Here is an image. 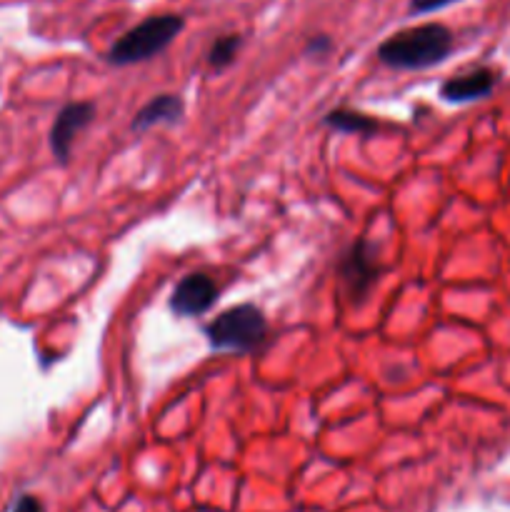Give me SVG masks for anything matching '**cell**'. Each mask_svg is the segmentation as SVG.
<instances>
[{
    "mask_svg": "<svg viewBox=\"0 0 510 512\" xmlns=\"http://www.w3.org/2000/svg\"><path fill=\"white\" fill-rule=\"evenodd\" d=\"M453 50V33L440 23L398 30L378 48L380 63L398 70H425L443 63Z\"/></svg>",
    "mask_w": 510,
    "mask_h": 512,
    "instance_id": "6da1fadb",
    "label": "cell"
},
{
    "mask_svg": "<svg viewBox=\"0 0 510 512\" xmlns=\"http://www.w3.org/2000/svg\"><path fill=\"white\" fill-rule=\"evenodd\" d=\"M205 338L210 348L220 353H255L268 340V320L263 310L243 303L223 310L215 320L205 325Z\"/></svg>",
    "mask_w": 510,
    "mask_h": 512,
    "instance_id": "7a4b0ae2",
    "label": "cell"
},
{
    "mask_svg": "<svg viewBox=\"0 0 510 512\" xmlns=\"http://www.w3.org/2000/svg\"><path fill=\"white\" fill-rule=\"evenodd\" d=\"M185 20L180 15H150L143 23L130 28L123 38H118L110 48L108 60L115 65H133L150 60L153 55L163 53L170 43L180 35Z\"/></svg>",
    "mask_w": 510,
    "mask_h": 512,
    "instance_id": "3957f363",
    "label": "cell"
},
{
    "mask_svg": "<svg viewBox=\"0 0 510 512\" xmlns=\"http://www.w3.org/2000/svg\"><path fill=\"white\" fill-rule=\"evenodd\" d=\"M338 278L353 303H360V300L368 298L370 290H373V285L380 278V263L373 243H368V240H355L345 250L343 258H340Z\"/></svg>",
    "mask_w": 510,
    "mask_h": 512,
    "instance_id": "277c9868",
    "label": "cell"
},
{
    "mask_svg": "<svg viewBox=\"0 0 510 512\" xmlns=\"http://www.w3.org/2000/svg\"><path fill=\"white\" fill-rule=\"evenodd\" d=\"M215 298H218V288H215L210 275L188 273L185 278H180L173 295H170V310L178 318H195V315L208 313Z\"/></svg>",
    "mask_w": 510,
    "mask_h": 512,
    "instance_id": "5b68a950",
    "label": "cell"
},
{
    "mask_svg": "<svg viewBox=\"0 0 510 512\" xmlns=\"http://www.w3.org/2000/svg\"><path fill=\"white\" fill-rule=\"evenodd\" d=\"M95 118V105L88 100L80 103H68L55 118L53 128H50V150H53L58 163H68L70 150H73L75 135L83 128H88L90 120Z\"/></svg>",
    "mask_w": 510,
    "mask_h": 512,
    "instance_id": "8992f818",
    "label": "cell"
},
{
    "mask_svg": "<svg viewBox=\"0 0 510 512\" xmlns=\"http://www.w3.org/2000/svg\"><path fill=\"white\" fill-rule=\"evenodd\" d=\"M498 83V73L490 68H475L468 70L463 75H455V78L445 80L440 85V98L445 103H470V100L485 98L490 90Z\"/></svg>",
    "mask_w": 510,
    "mask_h": 512,
    "instance_id": "52a82bcc",
    "label": "cell"
},
{
    "mask_svg": "<svg viewBox=\"0 0 510 512\" xmlns=\"http://www.w3.org/2000/svg\"><path fill=\"white\" fill-rule=\"evenodd\" d=\"M183 98L175 93H163L158 95V98L148 100V103L143 105V108L135 113L133 118V125L130 128L138 130V133H143V130H150L155 128V125H168V123H175V120H180V115H183Z\"/></svg>",
    "mask_w": 510,
    "mask_h": 512,
    "instance_id": "ba28073f",
    "label": "cell"
},
{
    "mask_svg": "<svg viewBox=\"0 0 510 512\" xmlns=\"http://www.w3.org/2000/svg\"><path fill=\"white\" fill-rule=\"evenodd\" d=\"M325 125L348 135H373L378 133L380 128V123L375 118L360 113V110H348V108L330 110V113L325 115Z\"/></svg>",
    "mask_w": 510,
    "mask_h": 512,
    "instance_id": "9c48e42d",
    "label": "cell"
},
{
    "mask_svg": "<svg viewBox=\"0 0 510 512\" xmlns=\"http://www.w3.org/2000/svg\"><path fill=\"white\" fill-rule=\"evenodd\" d=\"M240 50V35H223L208 50V65L215 70L228 68Z\"/></svg>",
    "mask_w": 510,
    "mask_h": 512,
    "instance_id": "30bf717a",
    "label": "cell"
},
{
    "mask_svg": "<svg viewBox=\"0 0 510 512\" xmlns=\"http://www.w3.org/2000/svg\"><path fill=\"white\" fill-rule=\"evenodd\" d=\"M453 3H458V0H410V13L413 15L433 13V10L448 8V5Z\"/></svg>",
    "mask_w": 510,
    "mask_h": 512,
    "instance_id": "8fae6325",
    "label": "cell"
},
{
    "mask_svg": "<svg viewBox=\"0 0 510 512\" xmlns=\"http://www.w3.org/2000/svg\"><path fill=\"white\" fill-rule=\"evenodd\" d=\"M13 512H45V510H43V503H40L35 495H20Z\"/></svg>",
    "mask_w": 510,
    "mask_h": 512,
    "instance_id": "7c38bea8",
    "label": "cell"
},
{
    "mask_svg": "<svg viewBox=\"0 0 510 512\" xmlns=\"http://www.w3.org/2000/svg\"><path fill=\"white\" fill-rule=\"evenodd\" d=\"M323 48H330L328 38H318V40H310L308 43V50H323Z\"/></svg>",
    "mask_w": 510,
    "mask_h": 512,
    "instance_id": "4fadbf2b",
    "label": "cell"
}]
</instances>
